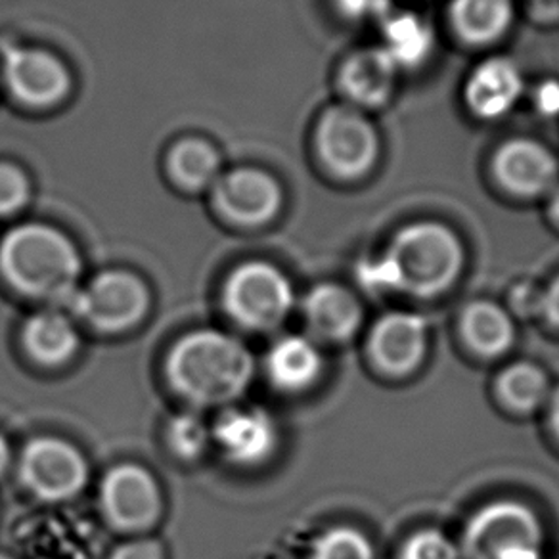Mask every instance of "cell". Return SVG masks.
I'll return each instance as SVG.
<instances>
[{"label":"cell","instance_id":"obj_1","mask_svg":"<svg viewBox=\"0 0 559 559\" xmlns=\"http://www.w3.org/2000/svg\"><path fill=\"white\" fill-rule=\"evenodd\" d=\"M167 372L177 391L195 403H228L248 388L253 360L240 342L203 330L175 345Z\"/></svg>","mask_w":559,"mask_h":559},{"label":"cell","instance_id":"obj_2","mask_svg":"<svg viewBox=\"0 0 559 559\" xmlns=\"http://www.w3.org/2000/svg\"><path fill=\"white\" fill-rule=\"evenodd\" d=\"M383 257L388 259L395 289L421 299L451 288L464 264L459 236L439 223L406 226Z\"/></svg>","mask_w":559,"mask_h":559},{"label":"cell","instance_id":"obj_3","mask_svg":"<svg viewBox=\"0 0 559 559\" xmlns=\"http://www.w3.org/2000/svg\"><path fill=\"white\" fill-rule=\"evenodd\" d=\"M4 276L29 296H70L79 257L68 238L43 225L17 226L0 246Z\"/></svg>","mask_w":559,"mask_h":559},{"label":"cell","instance_id":"obj_4","mask_svg":"<svg viewBox=\"0 0 559 559\" xmlns=\"http://www.w3.org/2000/svg\"><path fill=\"white\" fill-rule=\"evenodd\" d=\"M462 548L469 559H544L543 523L528 506L497 500L469 520Z\"/></svg>","mask_w":559,"mask_h":559},{"label":"cell","instance_id":"obj_5","mask_svg":"<svg viewBox=\"0 0 559 559\" xmlns=\"http://www.w3.org/2000/svg\"><path fill=\"white\" fill-rule=\"evenodd\" d=\"M228 312L251 330H271L286 320L294 305L289 280L271 264L249 263L226 284Z\"/></svg>","mask_w":559,"mask_h":559},{"label":"cell","instance_id":"obj_6","mask_svg":"<svg viewBox=\"0 0 559 559\" xmlns=\"http://www.w3.org/2000/svg\"><path fill=\"white\" fill-rule=\"evenodd\" d=\"M324 164L340 177H360L378 157V134L372 123L357 109L335 106L320 119L317 131Z\"/></svg>","mask_w":559,"mask_h":559},{"label":"cell","instance_id":"obj_7","mask_svg":"<svg viewBox=\"0 0 559 559\" xmlns=\"http://www.w3.org/2000/svg\"><path fill=\"white\" fill-rule=\"evenodd\" d=\"M22 472L29 489L47 500H62L78 492L86 477L81 454L60 439H37L24 452Z\"/></svg>","mask_w":559,"mask_h":559},{"label":"cell","instance_id":"obj_8","mask_svg":"<svg viewBox=\"0 0 559 559\" xmlns=\"http://www.w3.org/2000/svg\"><path fill=\"white\" fill-rule=\"evenodd\" d=\"M148 296L127 272H106L78 297V309L94 326L108 332L131 326L146 309Z\"/></svg>","mask_w":559,"mask_h":559},{"label":"cell","instance_id":"obj_9","mask_svg":"<svg viewBox=\"0 0 559 559\" xmlns=\"http://www.w3.org/2000/svg\"><path fill=\"white\" fill-rule=\"evenodd\" d=\"M368 349L381 372L406 376L414 372L428 350V324L412 312H391L376 322Z\"/></svg>","mask_w":559,"mask_h":559},{"label":"cell","instance_id":"obj_10","mask_svg":"<svg viewBox=\"0 0 559 559\" xmlns=\"http://www.w3.org/2000/svg\"><path fill=\"white\" fill-rule=\"evenodd\" d=\"M215 202L234 223L261 225L276 215L282 192L269 175L255 169H240L217 180Z\"/></svg>","mask_w":559,"mask_h":559},{"label":"cell","instance_id":"obj_11","mask_svg":"<svg viewBox=\"0 0 559 559\" xmlns=\"http://www.w3.org/2000/svg\"><path fill=\"white\" fill-rule=\"evenodd\" d=\"M102 500L109 520L123 528L146 527L159 512L156 483L136 466L111 469L102 487Z\"/></svg>","mask_w":559,"mask_h":559},{"label":"cell","instance_id":"obj_12","mask_svg":"<svg viewBox=\"0 0 559 559\" xmlns=\"http://www.w3.org/2000/svg\"><path fill=\"white\" fill-rule=\"evenodd\" d=\"M4 78L10 91L32 106L55 104L70 88V78L62 63L40 50H10L4 60Z\"/></svg>","mask_w":559,"mask_h":559},{"label":"cell","instance_id":"obj_13","mask_svg":"<svg viewBox=\"0 0 559 559\" xmlns=\"http://www.w3.org/2000/svg\"><path fill=\"white\" fill-rule=\"evenodd\" d=\"M495 171L508 190L520 195H538L558 187V162L535 140L506 142L495 157Z\"/></svg>","mask_w":559,"mask_h":559},{"label":"cell","instance_id":"obj_14","mask_svg":"<svg viewBox=\"0 0 559 559\" xmlns=\"http://www.w3.org/2000/svg\"><path fill=\"white\" fill-rule=\"evenodd\" d=\"M523 78L510 58H490L475 68L466 85V102L475 116L498 119L520 102Z\"/></svg>","mask_w":559,"mask_h":559},{"label":"cell","instance_id":"obj_15","mask_svg":"<svg viewBox=\"0 0 559 559\" xmlns=\"http://www.w3.org/2000/svg\"><path fill=\"white\" fill-rule=\"evenodd\" d=\"M215 439L236 464H259L276 444V428L263 411H228L215 426Z\"/></svg>","mask_w":559,"mask_h":559},{"label":"cell","instance_id":"obj_16","mask_svg":"<svg viewBox=\"0 0 559 559\" xmlns=\"http://www.w3.org/2000/svg\"><path fill=\"white\" fill-rule=\"evenodd\" d=\"M305 314L312 332L326 342H345L362 324L357 297L337 284H322L305 299Z\"/></svg>","mask_w":559,"mask_h":559},{"label":"cell","instance_id":"obj_17","mask_svg":"<svg viewBox=\"0 0 559 559\" xmlns=\"http://www.w3.org/2000/svg\"><path fill=\"white\" fill-rule=\"evenodd\" d=\"M396 66L383 48H365L350 56L342 70V85L360 106H380L395 88Z\"/></svg>","mask_w":559,"mask_h":559},{"label":"cell","instance_id":"obj_18","mask_svg":"<svg viewBox=\"0 0 559 559\" xmlns=\"http://www.w3.org/2000/svg\"><path fill=\"white\" fill-rule=\"evenodd\" d=\"M271 380L284 391H304L319 380L322 372L320 350L311 340L289 335L280 340L266 360Z\"/></svg>","mask_w":559,"mask_h":559},{"label":"cell","instance_id":"obj_19","mask_svg":"<svg viewBox=\"0 0 559 559\" xmlns=\"http://www.w3.org/2000/svg\"><path fill=\"white\" fill-rule=\"evenodd\" d=\"M462 334L477 355L495 358L510 350L515 328L502 307L490 301H475L462 317Z\"/></svg>","mask_w":559,"mask_h":559},{"label":"cell","instance_id":"obj_20","mask_svg":"<svg viewBox=\"0 0 559 559\" xmlns=\"http://www.w3.org/2000/svg\"><path fill=\"white\" fill-rule=\"evenodd\" d=\"M433 32L426 20L401 12L385 17L383 50L399 68H416L428 60L433 50Z\"/></svg>","mask_w":559,"mask_h":559},{"label":"cell","instance_id":"obj_21","mask_svg":"<svg viewBox=\"0 0 559 559\" xmlns=\"http://www.w3.org/2000/svg\"><path fill=\"white\" fill-rule=\"evenodd\" d=\"M513 20L512 0H454L452 22L469 43L485 45L504 35Z\"/></svg>","mask_w":559,"mask_h":559},{"label":"cell","instance_id":"obj_22","mask_svg":"<svg viewBox=\"0 0 559 559\" xmlns=\"http://www.w3.org/2000/svg\"><path fill=\"white\" fill-rule=\"evenodd\" d=\"M24 340L33 357L45 365L63 362L78 345L75 330L58 312H40L33 317L25 326Z\"/></svg>","mask_w":559,"mask_h":559},{"label":"cell","instance_id":"obj_23","mask_svg":"<svg viewBox=\"0 0 559 559\" xmlns=\"http://www.w3.org/2000/svg\"><path fill=\"white\" fill-rule=\"evenodd\" d=\"M497 389L506 406L521 414L538 411L550 401L551 395L546 373L528 362L508 366L498 376Z\"/></svg>","mask_w":559,"mask_h":559},{"label":"cell","instance_id":"obj_24","mask_svg":"<svg viewBox=\"0 0 559 559\" xmlns=\"http://www.w3.org/2000/svg\"><path fill=\"white\" fill-rule=\"evenodd\" d=\"M169 169L180 187L200 190L217 185L218 157L205 142L187 140L173 150Z\"/></svg>","mask_w":559,"mask_h":559},{"label":"cell","instance_id":"obj_25","mask_svg":"<svg viewBox=\"0 0 559 559\" xmlns=\"http://www.w3.org/2000/svg\"><path fill=\"white\" fill-rule=\"evenodd\" d=\"M314 559H376V551L357 528L335 527L314 544Z\"/></svg>","mask_w":559,"mask_h":559},{"label":"cell","instance_id":"obj_26","mask_svg":"<svg viewBox=\"0 0 559 559\" xmlns=\"http://www.w3.org/2000/svg\"><path fill=\"white\" fill-rule=\"evenodd\" d=\"M456 544L437 528H424L412 535L403 548V559H459Z\"/></svg>","mask_w":559,"mask_h":559},{"label":"cell","instance_id":"obj_27","mask_svg":"<svg viewBox=\"0 0 559 559\" xmlns=\"http://www.w3.org/2000/svg\"><path fill=\"white\" fill-rule=\"evenodd\" d=\"M207 428L192 414H182L169 426V443L177 454L185 459H194L207 444Z\"/></svg>","mask_w":559,"mask_h":559},{"label":"cell","instance_id":"obj_28","mask_svg":"<svg viewBox=\"0 0 559 559\" xmlns=\"http://www.w3.org/2000/svg\"><path fill=\"white\" fill-rule=\"evenodd\" d=\"M27 200V180L16 167L0 164V217L20 210Z\"/></svg>","mask_w":559,"mask_h":559},{"label":"cell","instance_id":"obj_29","mask_svg":"<svg viewBox=\"0 0 559 559\" xmlns=\"http://www.w3.org/2000/svg\"><path fill=\"white\" fill-rule=\"evenodd\" d=\"M335 4L345 16L353 20H368V17L385 20L391 10V0H335Z\"/></svg>","mask_w":559,"mask_h":559},{"label":"cell","instance_id":"obj_30","mask_svg":"<svg viewBox=\"0 0 559 559\" xmlns=\"http://www.w3.org/2000/svg\"><path fill=\"white\" fill-rule=\"evenodd\" d=\"M535 104L543 116H559V81H544L536 88Z\"/></svg>","mask_w":559,"mask_h":559},{"label":"cell","instance_id":"obj_31","mask_svg":"<svg viewBox=\"0 0 559 559\" xmlns=\"http://www.w3.org/2000/svg\"><path fill=\"white\" fill-rule=\"evenodd\" d=\"M111 559H162V550L154 543L127 544Z\"/></svg>","mask_w":559,"mask_h":559},{"label":"cell","instance_id":"obj_32","mask_svg":"<svg viewBox=\"0 0 559 559\" xmlns=\"http://www.w3.org/2000/svg\"><path fill=\"white\" fill-rule=\"evenodd\" d=\"M546 317L550 319L554 326L559 328V276L554 284H551L550 292L546 296Z\"/></svg>","mask_w":559,"mask_h":559},{"label":"cell","instance_id":"obj_33","mask_svg":"<svg viewBox=\"0 0 559 559\" xmlns=\"http://www.w3.org/2000/svg\"><path fill=\"white\" fill-rule=\"evenodd\" d=\"M548 403H550L551 428L559 437V388L551 393Z\"/></svg>","mask_w":559,"mask_h":559},{"label":"cell","instance_id":"obj_34","mask_svg":"<svg viewBox=\"0 0 559 559\" xmlns=\"http://www.w3.org/2000/svg\"><path fill=\"white\" fill-rule=\"evenodd\" d=\"M550 213L551 217L559 223V185L551 190Z\"/></svg>","mask_w":559,"mask_h":559},{"label":"cell","instance_id":"obj_35","mask_svg":"<svg viewBox=\"0 0 559 559\" xmlns=\"http://www.w3.org/2000/svg\"><path fill=\"white\" fill-rule=\"evenodd\" d=\"M7 464H9V447L4 443V439L0 437V474H2Z\"/></svg>","mask_w":559,"mask_h":559},{"label":"cell","instance_id":"obj_36","mask_svg":"<svg viewBox=\"0 0 559 559\" xmlns=\"http://www.w3.org/2000/svg\"><path fill=\"white\" fill-rule=\"evenodd\" d=\"M0 559H9V558H4V556H0Z\"/></svg>","mask_w":559,"mask_h":559}]
</instances>
